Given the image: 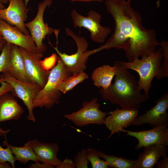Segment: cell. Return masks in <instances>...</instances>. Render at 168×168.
Here are the masks:
<instances>
[{"label": "cell", "instance_id": "27", "mask_svg": "<svg viewBox=\"0 0 168 168\" xmlns=\"http://www.w3.org/2000/svg\"><path fill=\"white\" fill-rule=\"evenodd\" d=\"M11 44L6 42L0 54V73L7 72L9 65Z\"/></svg>", "mask_w": 168, "mask_h": 168}, {"label": "cell", "instance_id": "36", "mask_svg": "<svg viewBox=\"0 0 168 168\" xmlns=\"http://www.w3.org/2000/svg\"><path fill=\"white\" fill-rule=\"evenodd\" d=\"M6 43V41L3 39L0 41V51L2 50L4 44Z\"/></svg>", "mask_w": 168, "mask_h": 168}, {"label": "cell", "instance_id": "32", "mask_svg": "<svg viewBox=\"0 0 168 168\" xmlns=\"http://www.w3.org/2000/svg\"><path fill=\"white\" fill-rule=\"evenodd\" d=\"M58 168H75L74 162L71 159L66 158L61 161Z\"/></svg>", "mask_w": 168, "mask_h": 168}, {"label": "cell", "instance_id": "15", "mask_svg": "<svg viewBox=\"0 0 168 168\" xmlns=\"http://www.w3.org/2000/svg\"><path fill=\"white\" fill-rule=\"evenodd\" d=\"M138 112V110L135 109L122 108H117L110 112L104 124L111 132L107 138L114 133L122 132L124 128L129 126L137 117Z\"/></svg>", "mask_w": 168, "mask_h": 168}, {"label": "cell", "instance_id": "3", "mask_svg": "<svg viewBox=\"0 0 168 168\" xmlns=\"http://www.w3.org/2000/svg\"><path fill=\"white\" fill-rule=\"evenodd\" d=\"M162 49L158 47L150 55L138 58L131 62L120 61L125 68L136 71L139 75L138 88L148 98L149 91L154 77L160 80L165 77L161 63L162 60Z\"/></svg>", "mask_w": 168, "mask_h": 168}, {"label": "cell", "instance_id": "21", "mask_svg": "<svg viewBox=\"0 0 168 168\" xmlns=\"http://www.w3.org/2000/svg\"><path fill=\"white\" fill-rule=\"evenodd\" d=\"M115 75L114 66L105 65L94 69L92 73V80L93 84L98 88L104 89H107L111 85Z\"/></svg>", "mask_w": 168, "mask_h": 168}, {"label": "cell", "instance_id": "8", "mask_svg": "<svg viewBox=\"0 0 168 168\" xmlns=\"http://www.w3.org/2000/svg\"><path fill=\"white\" fill-rule=\"evenodd\" d=\"M100 104L98 99L93 98L90 101H84L81 108L63 117L71 121L76 126L82 127L91 124H104L108 114L100 109Z\"/></svg>", "mask_w": 168, "mask_h": 168}, {"label": "cell", "instance_id": "6", "mask_svg": "<svg viewBox=\"0 0 168 168\" xmlns=\"http://www.w3.org/2000/svg\"><path fill=\"white\" fill-rule=\"evenodd\" d=\"M65 30L66 35L72 37L76 43L77 47L76 53L71 55L62 53L57 47H54L50 45L72 75L84 72L86 68V63L89 58L86 54L88 43L84 37L77 35L69 28H66Z\"/></svg>", "mask_w": 168, "mask_h": 168}, {"label": "cell", "instance_id": "1", "mask_svg": "<svg viewBox=\"0 0 168 168\" xmlns=\"http://www.w3.org/2000/svg\"><path fill=\"white\" fill-rule=\"evenodd\" d=\"M130 2L125 0L105 2L107 11L114 20V28L131 42L130 49L126 54L128 62L150 55L160 45L155 30L143 26L141 16L131 7Z\"/></svg>", "mask_w": 168, "mask_h": 168}, {"label": "cell", "instance_id": "10", "mask_svg": "<svg viewBox=\"0 0 168 168\" xmlns=\"http://www.w3.org/2000/svg\"><path fill=\"white\" fill-rule=\"evenodd\" d=\"M19 48L28 78L31 82L43 88L47 82L50 71L44 69L41 64L40 59L43 57V54L33 52L21 47Z\"/></svg>", "mask_w": 168, "mask_h": 168}, {"label": "cell", "instance_id": "40", "mask_svg": "<svg viewBox=\"0 0 168 168\" xmlns=\"http://www.w3.org/2000/svg\"><path fill=\"white\" fill-rule=\"evenodd\" d=\"M2 39H3L2 36V35L1 34L0 32V41Z\"/></svg>", "mask_w": 168, "mask_h": 168}, {"label": "cell", "instance_id": "25", "mask_svg": "<svg viewBox=\"0 0 168 168\" xmlns=\"http://www.w3.org/2000/svg\"><path fill=\"white\" fill-rule=\"evenodd\" d=\"M6 140L3 142L7 147L4 148L0 145V168H11L7 162L10 163L12 167L15 168V163L16 160L13 155L11 149L8 145Z\"/></svg>", "mask_w": 168, "mask_h": 168}, {"label": "cell", "instance_id": "39", "mask_svg": "<svg viewBox=\"0 0 168 168\" xmlns=\"http://www.w3.org/2000/svg\"><path fill=\"white\" fill-rule=\"evenodd\" d=\"M25 4L26 6H27L30 0H24Z\"/></svg>", "mask_w": 168, "mask_h": 168}, {"label": "cell", "instance_id": "20", "mask_svg": "<svg viewBox=\"0 0 168 168\" xmlns=\"http://www.w3.org/2000/svg\"><path fill=\"white\" fill-rule=\"evenodd\" d=\"M131 46L130 40L126 38L117 29L114 28L112 36L104 44L93 50H87L86 54L89 57L91 55L104 49L109 50L111 48L124 50L126 54L129 51Z\"/></svg>", "mask_w": 168, "mask_h": 168}, {"label": "cell", "instance_id": "26", "mask_svg": "<svg viewBox=\"0 0 168 168\" xmlns=\"http://www.w3.org/2000/svg\"><path fill=\"white\" fill-rule=\"evenodd\" d=\"M87 158L91 164L92 168H108L106 162L101 160L99 155L98 151L94 148H89L86 150Z\"/></svg>", "mask_w": 168, "mask_h": 168}, {"label": "cell", "instance_id": "31", "mask_svg": "<svg viewBox=\"0 0 168 168\" xmlns=\"http://www.w3.org/2000/svg\"><path fill=\"white\" fill-rule=\"evenodd\" d=\"M0 96L8 93H13V89L11 85L8 82H2L0 83Z\"/></svg>", "mask_w": 168, "mask_h": 168}, {"label": "cell", "instance_id": "22", "mask_svg": "<svg viewBox=\"0 0 168 168\" xmlns=\"http://www.w3.org/2000/svg\"><path fill=\"white\" fill-rule=\"evenodd\" d=\"M7 143L16 161L23 164H26L30 161L35 163L40 161L29 141L23 146L21 147L12 146Z\"/></svg>", "mask_w": 168, "mask_h": 168}, {"label": "cell", "instance_id": "9", "mask_svg": "<svg viewBox=\"0 0 168 168\" xmlns=\"http://www.w3.org/2000/svg\"><path fill=\"white\" fill-rule=\"evenodd\" d=\"M52 3V0H43L38 3V11L35 18L30 22L25 23L35 43L37 53H43L46 51L47 47L43 43V40L46 35H50L56 31L44 23L43 19L45 9L50 7Z\"/></svg>", "mask_w": 168, "mask_h": 168}, {"label": "cell", "instance_id": "2", "mask_svg": "<svg viewBox=\"0 0 168 168\" xmlns=\"http://www.w3.org/2000/svg\"><path fill=\"white\" fill-rule=\"evenodd\" d=\"M113 66L114 81L106 89L101 88L100 93L103 99L122 109L138 110L140 104L148 98L141 93L138 88V81L120 61H115Z\"/></svg>", "mask_w": 168, "mask_h": 168}, {"label": "cell", "instance_id": "41", "mask_svg": "<svg viewBox=\"0 0 168 168\" xmlns=\"http://www.w3.org/2000/svg\"><path fill=\"white\" fill-rule=\"evenodd\" d=\"M132 0H127V1L131 2Z\"/></svg>", "mask_w": 168, "mask_h": 168}, {"label": "cell", "instance_id": "19", "mask_svg": "<svg viewBox=\"0 0 168 168\" xmlns=\"http://www.w3.org/2000/svg\"><path fill=\"white\" fill-rule=\"evenodd\" d=\"M7 72L19 80L31 82L26 74L24 60L19 47L15 44H11L9 65Z\"/></svg>", "mask_w": 168, "mask_h": 168}, {"label": "cell", "instance_id": "5", "mask_svg": "<svg viewBox=\"0 0 168 168\" xmlns=\"http://www.w3.org/2000/svg\"><path fill=\"white\" fill-rule=\"evenodd\" d=\"M2 82H7L11 85L13 89L12 94L21 99L28 109L27 119L35 122L34 108L32 102L42 88L36 84L19 80L6 72L0 75V83Z\"/></svg>", "mask_w": 168, "mask_h": 168}, {"label": "cell", "instance_id": "14", "mask_svg": "<svg viewBox=\"0 0 168 168\" xmlns=\"http://www.w3.org/2000/svg\"><path fill=\"white\" fill-rule=\"evenodd\" d=\"M0 32L6 42L36 52L35 44L30 34H24L16 27L2 19L0 20Z\"/></svg>", "mask_w": 168, "mask_h": 168}, {"label": "cell", "instance_id": "12", "mask_svg": "<svg viewBox=\"0 0 168 168\" xmlns=\"http://www.w3.org/2000/svg\"><path fill=\"white\" fill-rule=\"evenodd\" d=\"M6 8L0 10V18L14 26L24 34H30L29 30L25 27L29 11L24 0H10Z\"/></svg>", "mask_w": 168, "mask_h": 168}, {"label": "cell", "instance_id": "29", "mask_svg": "<svg viewBox=\"0 0 168 168\" xmlns=\"http://www.w3.org/2000/svg\"><path fill=\"white\" fill-rule=\"evenodd\" d=\"M161 46L163 62H161L162 67L165 77H168V42L162 40L160 43Z\"/></svg>", "mask_w": 168, "mask_h": 168}, {"label": "cell", "instance_id": "7", "mask_svg": "<svg viewBox=\"0 0 168 168\" xmlns=\"http://www.w3.org/2000/svg\"><path fill=\"white\" fill-rule=\"evenodd\" d=\"M71 14L74 27H83L88 30L91 33V39L93 42L104 43L111 31L109 27L103 26L100 25L101 15L92 10L88 12L86 17L80 15L74 9L72 11Z\"/></svg>", "mask_w": 168, "mask_h": 168}, {"label": "cell", "instance_id": "37", "mask_svg": "<svg viewBox=\"0 0 168 168\" xmlns=\"http://www.w3.org/2000/svg\"><path fill=\"white\" fill-rule=\"evenodd\" d=\"M9 0H0V1L2 4H3L7 3L9 2Z\"/></svg>", "mask_w": 168, "mask_h": 168}, {"label": "cell", "instance_id": "4", "mask_svg": "<svg viewBox=\"0 0 168 168\" xmlns=\"http://www.w3.org/2000/svg\"><path fill=\"white\" fill-rule=\"evenodd\" d=\"M72 74L59 56L57 63L50 70L47 82L33 101L34 108L51 109L59 103L61 92L58 89L60 82Z\"/></svg>", "mask_w": 168, "mask_h": 168}, {"label": "cell", "instance_id": "34", "mask_svg": "<svg viewBox=\"0 0 168 168\" xmlns=\"http://www.w3.org/2000/svg\"><path fill=\"white\" fill-rule=\"evenodd\" d=\"M28 168H53L54 167L48 164L42 163L41 164L39 162L31 165Z\"/></svg>", "mask_w": 168, "mask_h": 168}, {"label": "cell", "instance_id": "28", "mask_svg": "<svg viewBox=\"0 0 168 168\" xmlns=\"http://www.w3.org/2000/svg\"><path fill=\"white\" fill-rule=\"evenodd\" d=\"M86 150L83 149L77 152L74 157L75 168H87L89 161L86 154Z\"/></svg>", "mask_w": 168, "mask_h": 168}, {"label": "cell", "instance_id": "24", "mask_svg": "<svg viewBox=\"0 0 168 168\" xmlns=\"http://www.w3.org/2000/svg\"><path fill=\"white\" fill-rule=\"evenodd\" d=\"M88 77L87 75L84 72L73 74L60 82L58 89L61 93L65 94L72 90L77 85L88 78Z\"/></svg>", "mask_w": 168, "mask_h": 168}, {"label": "cell", "instance_id": "33", "mask_svg": "<svg viewBox=\"0 0 168 168\" xmlns=\"http://www.w3.org/2000/svg\"><path fill=\"white\" fill-rule=\"evenodd\" d=\"M157 165V168H168V157L166 156L163 157V159L159 161Z\"/></svg>", "mask_w": 168, "mask_h": 168}, {"label": "cell", "instance_id": "30", "mask_svg": "<svg viewBox=\"0 0 168 168\" xmlns=\"http://www.w3.org/2000/svg\"><path fill=\"white\" fill-rule=\"evenodd\" d=\"M57 57L55 54H53L50 57L45 59L44 61H40L41 64L43 68L47 70H49L54 66L57 60Z\"/></svg>", "mask_w": 168, "mask_h": 168}, {"label": "cell", "instance_id": "42", "mask_svg": "<svg viewBox=\"0 0 168 168\" xmlns=\"http://www.w3.org/2000/svg\"></svg>", "mask_w": 168, "mask_h": 168}, {"label": "cell", "instance_id": "11", "mask_svg": "<svg viewBox=\"0 0 168 168\" xmlns=\"http://www.w3.org/2000/svg\"><path fill=\"white\" fill-rule=\"evenodd\" d=\"M168 91L156 100L155 105L145 113L138 116L130 124L140 126L148 124L152 127L164 125L168 126Z\"/></svg>", "mask_w": 168, "mask_h": 168}, {"label": "cell", "instance_id": "13", "mask_svg": "<svg viewBox=\"0 0 168 168\" xmlns=\"http://www.w3.org/2000/svg\"><path fill=\"white\" fill-rule=\"evenodd\" d=\"M168 126L160 125L152 129L138 132L127 131L123 129L122 132H126V135L135 138L138 143L135 147L136 150L142 147L155 144L168 145Z\"/></svg>", "mask_w": 168, "mask_h": 168}, {"label": "cell", "instance_id": "16", "mask_svg": "<svg viewBox=\"0 0 168 168\" xmlns=\"http://www.w3.org/2000/svg\"><path fill=\"white\" fill-rule=\"evenodd\" d=\"M24 112L22 106L14 96L10 93L0 96V123L6 121L18 120ZM10 131L4 130L0 126V136H6Z\"/></svg>", "mask_w": 168, "mask_h": 168}, {"label": "cell", "instance_id": "35", "mask_svg": "<svg viewBox=\"0 0 168 168\" xmlns=\"http://www.w3.org/2000/svg\"><path fill=\"white\" fill-rule=\"evenodd\" d=\"M72 2L75 1H83V2H91L92 1H97L99 2H102V0H68Z\"/></svg>", "mask_w": 168, "mask_h": 168}, {"label": "cell", "instance_id": "17", "mask_svg": "<svg viewBox=\"0 0 168 168\" xmlns=\"http://www.w3.org/2000/svg\"><path fill=\"white\" fill-rule=\"evenodd\" d=\"M28 141L40 161L58 168L61 160L57 156L59 148L57 143L43 142L36 139Z\"/></svg>", "mask_w": 168, "mask_h": 168}, {"label": "cell", "instance_id": "23", "mask_svg": "<svg viewBox=\"0 0 168 168\" xmlns=\"http://www.w3.org/2000/svg\"><path fill=\"white\" fill-rule=\"evenodd\" d=\"M100 158L106 162L109 167L114 168H134L136 160L127 159L124 158L109 155L98 151Z\"/></svg>", "mask_w": 168, "mask_h": 168}, {"label": "cell", "instance_id": "38", "mask_svg": "<svg viewBox=\"0 0 168 168\" xmlns=\"http://www.w3.org/2000/svg\"><path fill=\"white\" fill-rule=\"evenodd\" d=\"M5 8L3 4H2L0 1V10L4 9Z\"/></svg>", "mask_w": 168, "mask_h": 168}, {"label": "cell", "instance_id": "18", "mask_svg": "<svg viewBox=\"0 0 168 168\" xmlns=\"http://www.w3.org/2000/svg\"><path fill=\"white\" fill-rule=\"evenodd\" d=\"M136 160L134 168H152L161 157L167 156V146L160 144H155L144 147Z\"/></svg>", "mask_w": 168, "mask_h": 168}]
</instances>
